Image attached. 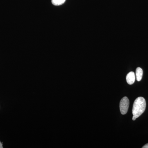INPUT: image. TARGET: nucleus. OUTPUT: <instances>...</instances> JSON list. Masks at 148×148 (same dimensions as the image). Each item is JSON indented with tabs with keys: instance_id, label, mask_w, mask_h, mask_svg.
<instances>
[{
	"instance_id": "obj_1",
	"label": "nucleus",
	"mask_w": 148,
	"mask_h": 148,
	"mask_svg": "<svg viewBox=\"0 0 148 148\" xmlns=\"http://www.w3.org/2000/svg\"><path fill=\"white\" fill-rule=\"evenodd\" d=\"M146 107V101L143 97H138L135 99L132 110V120H135L136 119L140 116L145 110Z\"/></svg>"
},
{
	"instance_id": "obj_2",
	"label": "nucleus",
	"mask_w": 148,
	"mask_h": 148,
	"mask_svg": "<svg viewBox=\"0 0 148 148\" xmlns=\"http://www.w3.org/2000/svg\"><path fill=\"white\" fill-rule=\"evenodd\" d=\"M129 106V100L127 97L122 98L120 102V110L122 114L127 113Z\"/></svg>"
},
{
	"instance_id": "obj_3",
	"label": "nucleus",
	"mask_w": 148,
	"mask_h": 148,
	"mask_svg": "<svg viewBox=\"0 0 148 148\" xmlns=\"http://www.w3.org/2000/svg\"><path fill=\"white\" fill-rule=\"evenodd\" d=\"M126 81L128 84L132 85L135 82V73L133 72H130L128 73L126 76Z\"/></svg>"
},
{
	"instance_id": "obj_4",
	"label": "nucleus",
	"mask_w": 148,
	"mask_h": 148,
	"mask_svg": "<svg viewBox=\"0 0 148 148\" xmlns=\"http://www.w3.org/2000/svg\"><path fill=\"white\" fill-rule=\"evenodd\" d=\"M143 69L140 67H138L136 69V79L138 82H140L142 79L143 76Z\"/></svg>"
},
{
	"instance_id": "obj_5",
	"label": "nucleus",
	"mask_w": 148,
	"mask_h": 148,
	"mask_svg": "<svg viewBox=\"0 0 148 148\" xmlns=\"http://www.w3.org/2000/svg\"><path fill=\"white\" fill-rule=\"evenodd\" d=\"M66 0H51L52 4L56 6H58L63 4Z\"/></svg>"
},
{
	"instance_id": "obj_6",
	"label": "nucleus",
	"mask_w": 148,
	"mask_h": 148,
	"mask_svg": "<svg viewBox=\"0 0 148 148\" xmlns=\"http://www.w3.org/2000/svg\"><path fill=\"white\" fill-rule=\"evenodd\" d=\"M143 148H148V143L143 146Z\"/></svg>"
},
{
	"instance_id": "obj_7",
	"label": "nucleus",
	"mask_w": 148,
	"mask_h": 148,
	"mask_svg": "<svg viewBox=\"0 0 148 148\" xmlns=\"http://www.w3.org/2000/svg\"><path fill=\"white\" fill-rule=\"evenodd\" d=\"M3 145H2V143H1V142H0V148H3Z\"/></svg>"
}]
</instances>
